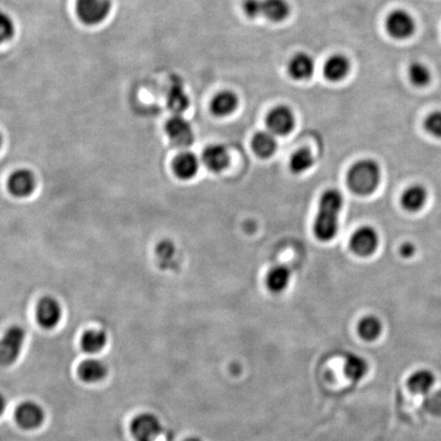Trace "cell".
<instances>
[{"label":"cell","mask_w":441,"mask_h":441,"mask_svg":"<svg viewBox=\"0 0 441 441\" xmlns=\"http://www.w3.org/2000/svg\"><path fill=\"white\" fill-rule=\"evenodd\" d=\"M342 206L343 199L338 190L329 189L322 195L314 224L315 235L321 242H330L336 236Z\"/></svg>","instance_id":"6da1fadb"},{"label":"cell","mask_w":441,"mask_h":441,"mask_svg":"<svg viewBox=\"0 0 441 441\" xmlns=\"http://www.w3.org/2000/svg\"><path fill=\"white\" fill-rule=\"evenodd\" d=\"M381 180V170L377 162L370 159H362L350 168L348 174V187L353 193L362 197L372 195Z\"/></svg>","instance_id":"7a4b0ae2"},{"label":"cell","mask_w":441,"mask_h":441,"mask_svg":"<svg viewBox=\"0 0 441 441\" xmlns=\"http://www.w3.org/2000/svg\"><path fill=\"white\" fill-rule=\"evenodd\" d=\"M26 341V332L21 326H11L0 339V366L15 364L21 355Z\"/></svg>","instance_id":"3957f363"},{"label":"cell","mask_w":441,"mask_h":441,"mask_svg":"<svg viewBox=\"0 0 441 441\" xmlns=\"http://www.w3.org/2000/svg\"><path fill=\"white\" fill-rule=\"evenodd\" d=\"M112 8V0H76V13L87 26H96L105 22Z\"/></svg>","instance_id":"277c9868"},{"label":"cell","mask_w":441,"mask_h":441,"mask_svg":"<svg viewBox=\"0 0 441 441\" xmlns=\"http://www.w3.org/2000/svg\"><path fill=\"white\" fill-rule=\"evenodd\" d=\"M131 433L136 441H155L162 433L161 421L154 414H140L132 421Z\"/></svg>","instance_id":"5b68a950"},{"label":"cell","mask_w":441,"mask_h":441,"mask_svg":"<svg viewBox=\"0 0 441 441\" xmlns=\"http://www.w3.org/2000/svg\"><path fill=\"white\" fill-rule=\"evenodd\" d=\"M386 30L391 37L397 40H406L414 35L416 22L408 11L397 10L387 17Z\"/></svg>","instance_id":"8992f818"},{"label":"cell","mask_w":441,"mask_h":441,"mask_svg":"<svg viewBox=\"0 0 441 441\" xmlns=\"http://www.w3.org/2000/svg\"><path fill=\"white\" fill-rule=\"evenodd\" d=\"M166 132L170 140L179 147H188L195 141L192 127L181 114H175L166 121Z\"/></svg>","instance_id":"52a82bcc"},{"label":"cell","mask_w":441,"mask_h":441,"mask_svg":"<svg viewBox=\"0 0 441 441\" xmlns=\"http://www.w3.org/2000/svg\"><path fill=\"white\" fill-rule=\"evenodd\" d=\"M265 123L272 134L285 136L294 130L296 118L289 107L279 105L269 112Z\"/></svg>","instance_id":"ba28073f"},{"label":"cell","mask_w":441,"mask_h":441,"mask_svg":"<svg viewBox=\"0 0 441 441\" xmlns=\"http://www.w3.org/2000/svg\"><path fill=\"white\" fill-rule=\"evenodd\" d=\"M379 244V236L373 227L364 226L353 233L350 249L360 256H372Z\"/></svg>","instance_id":"9c48e42d"},{"label":"cell","mask_w":441,"mask_h":441,"mask_svg":"<svg viewBox=\"0 0 441 441\" xmlns=\"http://www.w3.org/2000/svg\"><path fill=\"white\" fill-rule=\"evenodd\" d=\"M45 412L39 404L35 402H24L15 411V421L22 428L33 430L44 424Z\"/></svg>","instance_id":"30bf717a"},{"label":"cell","mask_w":441,"mask_h":441,"mask_svg":"<svg viewBox=\"0 0 441 441\" xmlns=\"http://www.w3.org/2000/svg\"><path fill=\"white\" fill-rule=\"evenodd\" d=\"M36 183L37 182L32 171L20 169L11 175L8 187L13 197L24 199L32 195L36 188Z\"/></svg>","instance_id":"8fae6325"},{"label":"cell","mask_w":441,"mask_h":441,"mask_svg":"<svg viewBox=\"0 0 441 441\" xmlns=\"http://www.w3.org/2000/svg\"><path fill=\"white\" fill-rule=\"evenodd\" d=\"M37 321L44 329H53L62 319L60 303L55 298L45 296L37 305Z\"/></svg>","instance_id":"7c38bea8"},{"label":"cell","mask_w":441,"mask_h":441,"mask_svg":"<svg viewBox=\"0 0 441 441\" xmlns=\"http://www.w3.org/2000/svg\"><path fill=\"white\" fill-rule=\"evenodd\" d=\"M202 162L211 172L220 173L230 163V155L225 146L213 144L202 152Z\"/></svg>","instance_id":"4fadbf2b"},{"label":"cell","mask_w":441,"mask_h":441,"mask_svg":"<svg viewBox=\"0 0 441 441\" xmlns=\"http://www.w3.org/2000/svg\"><path fill=\"white\" fill-rule=\"evenodd\" d=\"M316 69L314 58L308 53H298L290 60L288 73L296 81H307L312 77Z\"/></svg>","instance_id":"5bb4252c"},{"label":"cell","mask_w":441,"mask_h":441,"mask_svg":"<svg viewBox=\"0 0 441 441\" xmlns=\"http://www.w3.org/2000/svg\"><path fill=\"white\" fill-rule=\"evenodd\" d=\"M109 373L107 364L100 359H87L80 364L78 369L79 377L86 383H98L103 381Z\"/></svg>","instance_id":"9a60e30c"},{"label":"cell","mask_w":441,"mask_h":441,"mask_svg":"<svg viewBox=\"0 0 441 441\" xmlns=\"http://www.w3.org/2000/svg\"><path fill=\"white\" fill-rule=\"evenodd\" d=\"M350 72V62L345 55L330 56L324 65L323 74L328 81L338 83L348 77Z\"/></svg>","instance_id":"2e32d148"},{"label":"cell","mask_w":441,"mask_h":441,"mask_svg":"<svg viewBox=\"0 0 441 441\" xmlns=\"http://www.w3.org/2000/svg\"><path fill=\"white\" fill-rule=\"evenodd\" d=\"M428 199L427 189L420 184L409 186L402 195V206L409 213H417L426 206Z\"/></svg>","instance_id":"e0dca14e"},{"label":"cell","mask_w":441,"mask_h":441,"mask_svg":"<svg viewBox=\"0 0 441 441\" xmlns=\"http://www.w3.org/2000/svg\"><path fill=\"white\" fill-rule=\"evenodd\" d=\"M238 96L234 92L225 90L220 92L211 103V112L213 116L228 117L233 114L238 107Z\"/></svg>","instance_id":"ac0fdd59"},{"label":"cell","mask_w":441,"mask_h":441,"mask_svg":"<svg viewBox=\"0 0 441 441\" xmlns=\"http://www.w3.org/2000/svg\"><path fill=\"white\" fill-rule=\"evenodd\" d=\"M199 168V159L192 152H183L178 155L173 164L175 174L179 179L184 181L192 179L197 174Z\"/></svg>","instance_id":"d6986e66"},{"label":"cell","mask_w":441,"mask_h":441,"mask_svg":"<svg viewBox=\"0 0 441 441\" xmlns=\"http://www.w3.org/2000/svg\"><path fill=\"white\" fill-rule=\"evenodd\" d=\"M290 4L287 0H263L262 17L273 22L285 21L289 17Z\"/></svg>","instance_id":"ffe728a7"},{"label":"cell","mask_w":441,"mask_h":441,"mask_svg":"<svg viewBox=\"0 0 441 441\" xmlns=\"http://www.w3.org/2000/svg\"><path fill=\"white\" fill-rule=\"evenodd\" d=\"M291 278V272L284 265H277L270 270L265 278V283L269 290L274 294H279L287 289Z\"/></svg>","instance_id":"44dd1931"},{"label":"cell","mask_w":441,"mask_h":441,"mask_svg":"<svg viewBox=\"0 0 441 441\" xmlns=\"http://www.w3.org/2000/svg\"><path fill=\"white\" fill-rule=\"evenodd\" d=\"M435 384V376L429 370H419L409 377L408 386L415 395H428Z\"/></svg>","instance_id":"7402d4cb"},{"label":"cell","mask_w":441,"mask_h":441,"mask_svg":"<svg viewBox=\"0 0 441 441\" xmlns=\"http://www.w3.org/2000/svg\"><path fill=\"white\" fill-rule=\"evenodd\" d=\"M107 343V333L100 329L86 331L81 338V348L85 353H90V355L101 352Z\"/></svg>","instance_id":"603a6c76"},{"label":"cell","mask_w":441,"mask_h":441,"mask_svg":"<svg viewBox=\"0 0 441 441\" xmlns=\"http://www.w3.org/2000/svg\"><path fill=\"white\" fill-rule=\"evenodd\" d=\"M277 141L274 134L270 131L256 133L253 139L254 154L262 159L271 157L276 152Z\"/></svg>","instance_id":"cb8c5ba5"},{"label":"cell","mask_w":441,"mask_h":441,"mask_svg":"<svg viewBox=\"0 0 441 441\" xmlns=\"http://www.w3.org/2000/svg\"><path fill=\"white\" fill-rule=\"evenodd\" d=\"M368 363L364 357L350 353L344 361V372L353 381H360L368 373Z\"/></svg>","instance_id":"d4e9b609"},{"label":"cell","mask_w":441,"mask_h":441,"mask_svg":"<svg viewBox=\"0 0 441 441\" xmlns=\"http://www.w3.org/2000/svg\"><path fill=\"white\" fill-rule=\"evenodd\" d=\"M357 332L362 339L366 341H374L382 332V324L377 317L367 316L360 321Z\"/></svg>","instance_id":"484cf974"},{"label":"cell","mask_w":441,"mask_h":441,"mask_svg":"<svg viewBox=\"0 0 441 441\" xmlns=\"http://www.w3.org/2000/svg\"><path fill=\"white\" fill-rule=\"evenodd\" d=\"M314 165V157L308 150H301L290 159V170L294 174L307 172Z\"/></svg>","instance_id":"4316f807"},{"label":"cell","mask_w":441,"mask_h":441,"mask_svg":"<svg viewBox=\"0 0 441 441\" xmlns=\"http://www.w3.org/2000/svg\"><path fill=\"white\" fill-rule=\"evenodd\" d=\"M409 78L415 86L425 87L430 83L431 72L426 65L416 62L409 67Z\"/></svg>","instance_id":"83f0119b"},{"label":"cell","mask_w":441,"mask_h":441,"mask_svg":"<svg viewBox=\"0 0 441 441\" xmlns=\"http://www.w3.org/2000/svg\"><path fill=\"white\" fill-rule=\"evenodd\" d=\"M15 32V22L8 13L0 11V45L6 44Z\"/></svg>","instance_id":"f1b7e54d"},{"label":"cell","mask_w":441,"mask_h":441,"mask_svg":"<svg viewBox=\"0 0 441 441\" xmlns=\"http://www.w3.org/2000/svg\"><path fill=\"white\" fill-rule=\"evenodd\" d=\"M424 127L432 136L441 139V110L431 112L424 121Z\"/></svg>","instance_id":"f546056e"},{"label":"cell","mask_w":441,"mask_h":441,"mask_svg":"<svg viewBox=\"0 0 441 441\" xmlns=\"http://www.w3.org/2000/svg\"><path fill=\"white\" fill-rule=\"evenodd\" d=\"M169 107L175 112V114H180L183 110L187 109L188 100L186 96L182 93L181 90L171 91L170 96H169Z\"/></svg>","instance_id":"4dcf8cb0"},{"label":"cell","mask_w":441,"mask_h":441,"mask_svg":"<svg viewBox=\"0 0 441 441\" xmlns=\"http://www.w3.org/2000/svg\"><path fill=\"white\" fill-rule=\"evenodd\" d=\"M424 407L433 416H441V390L429 393L424 400Z\"/></svg>","instance_id":"1f68e13d"},{"label":"cell","mask_w":441,"mask_h":441,"mask_svg":"<svg viewBox=\"0 0 441 441\" xmlns=\"http://www.w3.org/2000/svg\"><path fill=\"white\" fill-rule=\"evenodd\" d=\"M263 0H244L242 10L249 19L262 18Z\"/></svg>","instance_id":"d6a6232c"},{"label":"cell","mask_w":441,"mask_h":441,"mask_svg":"<svg viewBox=\"0 0 441 441\" xmlns=\"http://www.w3.org/2000/svg\"><path fill=\"white\" fill-rule=\"evenodd\" d=\"M157 256L162 262L173 260L175 256V246L172 242L169 240L161 242L157 249Z\"/></svg>","instance_id":"836d02e7"},{"label":"cell","mask_w":441,"mask_h":441,"mask_svg":"<svg viewBox=\"0 0 441 441\" xmlns=\"http://www.w3.org/2000/svg\"><path fill=\"white\" fill-rule=\"evenodd\" d=\"M400 254L402 258H412L416 254V246L411 242L402 243L400 249Z\"/></svg>","instance_id":"e575fe53"},{"label":"cell","mask_w":441,"mask_h":441,"mask_svg":"<svg viewBox=\"0 0 441 441\" xmlns=\"http://www.w3.org/2000/svg\"><path fill=\"white\" fill-rule=\"evenodd\" d=\"M6 404H8V402H6V397L2 393H0V416L6 411Z\"/></svg>","instance_id":"d590c367"},{"label":"cell","mask_w":441,"mask_h":441,"mask_svg":"<svg viewBox=\"0 0 441 441\" xmlns=\"http://www.w3.org/2000/svg\"><path fill=\"white\" fill-rule=\"evenodd\" d=\"M2 143H4V136H2V133L0 132V148H1Z\"/></svg>","instance_id":"8d00e7d4"},{"label":"cell","mask_w":441,"mask_h":441,"mask_svg":"<svg viewBox=\"0 0 441 441\" xmlns=\"http://www.w3.org/2000/svg\"><path fill=\"white\" fill-rule=\"evenodd\" d=\"M185 441H200V440H199V438L192 437V438H188V440Z\"/></svg>","instance_id":"74e56055"}]
</instances>
